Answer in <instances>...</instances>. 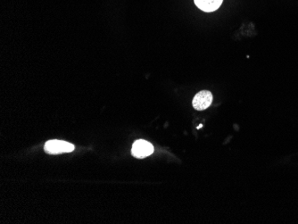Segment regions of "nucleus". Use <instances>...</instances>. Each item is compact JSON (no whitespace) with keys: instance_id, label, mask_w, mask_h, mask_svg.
<instances>
[{"instance_id":"f257e3e1","label":"nucleus","mask_w":298,"mask_h":224,"mask_svg":"<svg viewBox=\"0 0 298 224\" xmlns=\"http://www.w3.org/2000/svg\"><path fill=\"white\" fill-rule=\"evenodd\" d=\"M44 149L49 155H59L63 153H70L74 150V146L69 142L52 139L46 142Z\"/></svg>"},{"instance_id":"f03ea898","label":"nucleus","mask_w":298,"mask_h":224,"mask_svg":"<svg viewBox=\"0 0 298 224\" xmlns=\"http://www.w3.org/2000/svg\"><path fill=\"white\" fill-rule=\"evenodd\" d=\"M154 152V146L151 143L144 139H138L134 142L131 148V154L136 158H145L150 156Z\"/></svg>"},{"instance_id":"7ed1b4c3","label":"nucleus","mask_w":298,"mask_h":224,"mask_svg":"<svg viewBox=\"0 0 298 224\" xmlns=\"http://www.w3.org/2000/svg\"><path fill=\"white\" fill-rule=\"evenodd\" d=\"M213 103V94L207 90L198 92L193 98V107L198 111L208 108Z\"/></svg>"},{"instance_id":"20e7f679","label":"nucleus","mask_w":298,"mask_h":224,"mask_svg":"<svg viewBox=\"0 0 298 224\" xmlns=\"http://www.w3.org/2000/svg\"><path fill=\"white\" fill-rule=\"evenodd\" d=\"M199 9L204 12H213L220 7L223 0H194Z\"/></svg>"},{"instance_id":"39448f33","label":"nucleus","mask_w":298,"mask_h":224,"mask_svg":"<svg viewBox=\"0 0 298 224\" xmlns=\"http://www.w3.org/2000/svg\"><path fill=\"white\" fill-rule=\"evenodd\" d=\"M203 125L202 124H200V125H199V126H198V127H197V129H200L201 128V127H202Z\"/></svg>"}]
</instances>
